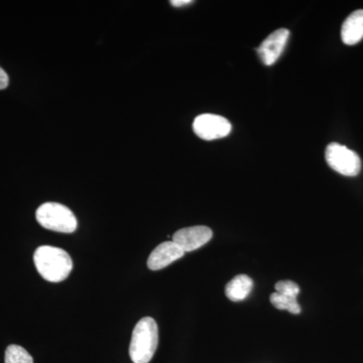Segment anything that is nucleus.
<instances>
[{
    "label": "nucleus",
    "instance_id": "f257e3e1",
    "mask_svg": "<svg viewBox=\"0 0 363 363\" xmlns=\"http://www.w3.org/2000/svg\"><path fill=\"white\" fill-rule=\"evenodd\" d=\"M33 262L45 281L60 283L70 276L73 262L69 253L60 247L43 245L33 253Z\"/></svg>",
    "mask_w": 363,
    "mask_h": 363
},
{
    "label": "nucleus",
    "instance_id": "f03ea898",
    "mask_svg": "<svg viewBox=\"0 0 363 363\" xmlns=\"http://www.w3.org/2000/svg\"><path fill=\"white\" fill-rule=\"evenodd\" d=\"M159 344V328L152 318L145 317L135 325L131 335L130 357L133 363H149Z\"/></svg>",
    "mask_w": 363,
    "mask_h": 363
},
{
    "label": "nucleus",
    "instance_id": "7ed1b4c3",
    "mask_svg": "<svg viewBox=\"0 0 363 363\" xmlns=\"http://www.w3.org/2000/svg\"><path fill=\"white\" fill-rule=\"evenodd\" d=\"M40 225L56 233H72L77 229V219L65 205L48 202L40 205L35 212Z\"/></svg>",
    "mask_w": 363,
    "mask_h": 363
},
{
    "label": "nucleus",
    "instance_id": "20e7f679",
    "mask_svg": "<svg viewBox=\"0 0 363 363\" xmlns=\"http://www.w3.org/2000/svg\"><path fill=\"white\" fill-rule=\"evenodd\" d=\"M327 164L343 176L354 177L362 169V161L357 152L337 143H332L325 152Z\"/></svg>",
    "mask_w": 363,
    "mask_h": 363
},
{
    "label": "nucleus",
    "instance_id": "39448f33",
    "mask_svg": "<svg viewBox=\"0 0 363 363\" xmlns=\"http://www.w3.org/2000/svg\"><path fill=\"white\" fill-rule=\"evenodd\" d=\"M233 130L231 123L225 117L216 114H201L195 118L193 130L196 135L204 140H219L225 138Z\"/></svg>",
    "mask_w": 363,
    "mask_h": 363
},
{
    "label": "nucleus",
    "instance_id": "423d86ee",
    "mask_svg": "<svg viewBox=\"0 0 363 363\" xmlns=\"http://www.w3.org/2000/svg\"><path fill=\"white\" fill-rule=\"evenodd\" d=\"M213 233L207 226H192L182 228L173 235V241L184 252H190L204 247L211 240Z\"/></svg>",
    "mask_w": 363,
    "mask_h": 363
},
{
    "label": "nucleus",
    "instance_id": "0eeeda50",
    "mask_svg": "<svg viewBox=\"0 0 363 363\" xmlns=\"http://www.w3.org/2000/svg\"><path fill=\"white\" fill-rule=\"evenodd\" d=\"M290 32L286 28H279L271 33L257 49L260 60L267 66H272L278 61L285 50Z\"/></svg>",
    "mask_w": 363,
    "mask_h": 363
},
{
    "label": "nucleus",
    "instance_id": "6e6552de",
    "mask_svg": "<svg viewBox=\"0 0 363 363\" xmlns=\"http://www.w3.org/2000/svg\"><path fill=\"white\" fill-rule=\"evenodd\" d=\"M185 252L172 241H166L157 245L150 253L147 267L150 271H160L184 257Z\"/></svg>",
    "mask_w": 363,
    "mask_h": 363
},
{
    "label": "nucleus",
    "instance_id": "1a4fd4ad",
    "mask_svg": "<svg viewBox=\"0 0 363 363\" xmlns=\"http://www.w3.org/2000/svg\"><path fill=\"white\" fill-rule=\"evenodd\" d=\"M341 39L345 45H357L363 39V9L353 11L341 28Z\"/></svg>",
    "mask_w": 363,
    "mask_h": 363
},
{
    "label": "nucleus",
    "instance_id": "9d476101",
    "mask_svg": "<svg viewBox=\"0 0 363 363\" xmlns=\"http://www.w3.org/2000/svg\"><path fill=\"white\" fill-rule=\"evenodd\" d=\"M253 281L247 274H238L225 286V295L233 302L245 300L252 291Z\"/></svg>",
    "mask_w": 363,
    "mask_h": 363
},
{
    "label": "nucleus",
    "instance_id": "9b49d317",
    "mask_svg": "<svg viewBox=\"0 0 363 363\" xmlns=\"http://www.w3.org/2000/svg\"><path fill=\"white\" fill-rule=\"evenodd\" d=\"M272 305L279 310H286L292 314H300L301 307L298 305L297 297L292 296L283 295V294L272 293L271 295Z\"/></svg>",
    "mask_w": 363,
    "mask_h": 363
},
{
    "label": "nucleus",
    "instance_id": "f8f14e48",
    "mask_svg": "<svg viewBox=\"0 0 363 363\" xmlns=\"http://www.w3.org/2000/svg\"><path fill=\"white\" fill-rule=\"evenodd\" d=\"M6 363H33V358L30 353L20 345H9L6 350Z\"/></svg>",
    "mask_w": 363,
    "mask_h": 363
},
{
    "label": "nucleus",
    "instance_id": "ddd939ff",
    "mask_svg": "<svg viewBox=\"0 0 363 363\" xmlns=\"http://www.w3.org/2000/svg\"><path fill=\"white\" fill-rule=\"evenodd\" d=\"M274 288H276L277 293L292 296V297H298V294H300V286L295 281H278Z\"/></svg>",
    "mask_w": 363,
    "mask_h": 363
},
{
    "label": "nucleus",
    "instance_id": "4468645a",
    "mask_svg": "<svg viewBox=\"0 0 363 363\" xmlns=\"http://www.w3.org/2000/svg\"><path fill=\"white\" fill-rule=\"evenodd\" d=\"M9 84V78L6 72L0 67V90H4L7 88Z\"/></svg>",
    "mask_w": 363,
    "mask_h": 363
},
{
    "label": "nucleus",
    "instance_id": "2eb2a0df",
    "mask_svg": "<svg viewBox=\"0 0 363 363\" xmlns=\"http://www.w3.org/2000/svg\"><path fill=\"white\" fill-rule=\"evenodd\" d=\"M192 0H172L169 4H172V6L175 7H181V6H187V4H192Z\"/></svg>",
    "mask_w": 363,
    "mask_h": 363
}]
</instances>
